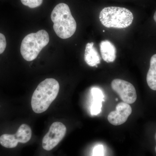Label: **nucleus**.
I'll return each mask as SVG.
<instances>
[{
  "instance_id": "7",
  "label": "nucleus",
  "mask_w": 156,
  "mask_h": 156,
  "mask_svg": "<svg viewBox=\"0 0 156 156\" xmlns=\"http://www.w3.org/2000/svg\"><path fill=\"white\" fill-rule=\"evenodd\" d=\"M111 87L119 95L123 102L128 104L135 102L137 98L136 90L131 83L121 79H115L112 81Z\"/></svg>"
},
{
  "instance_id": "11",
  "label": "nucleus",
  "mask_w": 156,
  "mask_h": 156,
  "mask_svg": "<svg viewBox=\"0 0 156 156\" xmlns=\"http://www.w3.org/2000/svg\"><path fill=\"white\" fill-rule=\"evenodd\" d=\"M93 97V102L91 107V113L92 115H95L101 112L102 102L104 101V95L99 88L94 87L91 89Z\"/></svg>"
},
{
  "instance_id": "17",
  "label": "nucleus",
  "mask_w": 156,
  "mask_h": 156,
  "mask_svg": "<svg viewBox=\"0 0 156 156\" xmlns=\"http://www.w3.org/2000/svg\"><path fill=\"white\" fill-rule=\"evenodd\" d=\"M155 139L156 141V132L155 134ZM155 152L156 154V146L155 147Z\"/></svg>"
},
{
  "instance_id": "13",
  "label": "nucleus",
  "mask_w": 156,
  "mask_h": 156,
  "mask_svg": "<svg viewBox=\"0 0 156 156\" xmlns=\"http://www.w3.org/2000/svg\"><path fill=\"white\" fill-rule=\"evenodd\" d=\"M23 5L27 6L31 9L37 8L41 6L43 0H20Z\"/></svg>"
},
{
  "instance_id": "9",
  "label": "nucleus",
  "mask_w": 156,
  "mask_h": 156,
  "mask_svg": "<svg viewBox=\"0 0 156 156\" xmlns=\"http://www.w3.org/2000/svg\"><path fill=\"white\" fill-rule=\"evenodd\" d=\"M101 57L107 62H113L116 57V49L113 44L108 40L102 41L100 44Z\"/></svg>"
},
{
  "instance_id": "8",
  "label": "nucleus",
  "mask_w": 156,
  "mask_h": 156,
  "mask_svg": "<svg viewBox=\"0 0 156 156\" xmlns=\"http://www.w3.org/2000/svg\"><path fill=\"white\" fill-rule=\"evenodd\" d=\"M131 113L132 108L130 105L126 102H120L116 106L115 110L109 114L108 120L114 126H120L126 122Z\"/></svg>"
},
{
  "instance_id": "14",
  "label": "nucleus",
  "mask_w": 156,
  "mask_h": 156,
  "mask_svg": "<svg viewBox=\"0 0 156 156\" xmlns=\"http://www.w3.org/2000/svg\"><path fill=\"white\" fill-rule=\"evenodd\" d=\"M104 147L102 145L96 146L93 150L92 156H103Z\"/></svg>"
},
{
  "instance_id": "12",
  "label": "nucleus",
  "mask_w": 156,
  "mask_h": 156,
  "mask_svg": "<svg viewBox=\"0 0 156 156\" xmlns=\"http://www.w3.org/2000/svg\"><path fill=\"white\" fill-rule=\"evenodd\" d=\"M147 82L150 89L156 91V54L151 58L150 66L147 75Z\"/></svg>"
},
{
  "instance_id": "5",
  "label": "nucleus",
  "mask_w": 156,
  "mask_h": 156,
  "mask_svg": "<svg viewBox=\"0 0 156 156\" xmlns=\"http://www.w3.org/2000/svg\"><path fill=\"white\" fill-rule=\"evenodd\" d=\"M32 136L31 129L26 124H22L14 134H3L0 136V144L7 148H14L18 143L24 144L28 142Z\"/></svg>"
},
{
  "instance_id": "18",
  "label": "nucleus",
  "mask_w": 156,
  "mask_h": 156,
  "mask_svg": "<svg viewBox=\"0 0 156 156\" xmlns=\"http://www.w3.org/2000/svg\"><path fill=\"white\" fill-rule=\"evenodd\" d=\"M116 101H118V98H116Z\"/></svg>"
},
{
  "instance_id": "1",
  "label": "nucleus",
  "mask_w": 156,
  "mask_h": 156,
  "mask_svg": "<svg viewBox=\"0 0 156 156\" xmlns=\"http://www.w3.org/2000/svg\"><path fill=\"white\" fill-rule=\"evenodd\" d=\"M59 89V83L55 79H47L40 83L32 97L31 104L34 112L40 114L47 111L56 99Z\"/></svg>"
},
{
  "instance_id": "15",
  "label": "nucleus",
  "mask_w": 156,
  "mask_h": 156,
  "mask_svg": "<svg viewBox=\"0 0 156 156\" xmlns=\"http://www.w3.org/2000/svg\"><path fill=\"white\" fill-rule=\"evenodd\" d=\"M7 43L5 35L2 34L0 33V54L5 51L6 48Z\"/></svg>"
},
{
  "instance_id": "3",
  "label": "nucleus",
  "mask_w": 156,
  "mask_h": 156,
  "mask_svg": "<svg viewBox=\"0 0 156 156\" xmlns=\"http://www.w3.org/2000/svg\"><path fill=\"white\" fill-rule=\"evenodd\" d=\"M133 19L132 12L122 7H105L99 14L100 22L108 28H126L131 25Z\"/></svg>"
},
{
  "instance_id": "10",
  "label": "nucleus",
  "mask_w": 156,
  "mask_h": 156,
  "mask_svg": "<svg viewBox=\"0 0 156 156\" xmlns=\"http://www.w3.org/2000/svg\"><path fill=\"white\" fill-rule=\"evenodd\" d=\"M84 60L90 66H96L100 63V56L94 47V43H88L86 45L84 54Z\"/></svg>"
},
{
  "instance_id": "6",
  "label": "nucleus",
  "mask_w": 156,
  "mask_h": 156,
  "mask_svg": "<svg viewBox=\"0 0 156 156\" xmlns=\"http://www.w3.org/2000/svg\"><path fill=\"white\" fill-rule=\"evenodd\" d=\"M66 132V127L64 124L58 122L53 123L49 131L43 138V148L48 151L53 149L62 140Z\"/></svg>"
},
{
  "instance_id": "4",
  "label": "nucleus",
  "mask_w": 156,
  "mask_h": 156,
  "mask_svg": "<svg viewBox=\"0 0 156 156\" xmlns=\"http://www.w3.org/2000/svg\"><path fill=\"white\" fill-rule=\"evenodd\" d=\"M49 41V34L44 30H39L36 33L29 34L23 38L21 43V55L26 61L34 60L42 49L48 44Z\"/></svg>"
},
{
  "instance_id": "2",
  "label": "nucleus",
  "mask_w": 156,
  "mask_h": 156,
  "mask_svg": "<svg viewBox=\"0 0 156 156\" xmlns=\"http://www.w3.org/2000/svg\"><path fill=\"white\" fill-rule=\"evenodd\" d=\"M51 19L54 31L60 38H69L75 33L76 23L66 4L62 3L57 5L51 13Z\"/></svg>"
},
{
  "instance_id": "16",
  "label": "nucleus",
  "mask_w": 156,
  "mask_h": 156,
  "mask_svg": "<svg viewBox=\"0 0 156 156\" xmlns=\"http://www.w3.org/2000/svg\"><path fill=\"white\" fill-rule=\"evenodd\" d=\"M154 21H155L156 23V11L155 12L154 14Z\"/></svg>"
}]
</instances>
